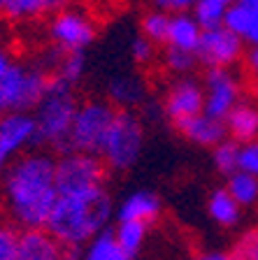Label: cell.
<instances>
[{"mask_svg":"<svg viewBox=\"0 0 258 260\" xmlns=\"http://www.w3.org/2000/svg\"><path fill=\"white\" fill-rule=\"evenodd\" d=\"M56 160L59 158L47 151L23 153L3 174L7 211L16 228L21 230L47 228L49 216L59 202Z\"/></svg>","mask_w":258,"mask_h":260,"instance_id":"6da1fadb","label":"cell"},{"mask_svg":"<svg viewBox=\"0 0 258 260\" xmlns=\"http://www.w3.org/2000/svg\"><path fill=\"white\" fill-rule=\"evenodd\" d=\"M112 214L114 207L105 186L65 193L59 195V202L47 221V230L68 249H84L109 228Z\"/></svg>","mask_w":258,"mask_h":260,"instance_id":"7a4b0ae2","label":"cell"},{"mask_svg":"<svg viewBox=\"0 0 258 260\" xmlns=\"http://www.w3.org/2000/svg\"><path fill=\"white\" fill-rule=\"evenodd\" d=\"M72 84L61 79L59 75H51L49 79V91L40 107L35 109V125H38V135L35 144L54 146L59 151L68 149V137L75 121V114L79 109V103L72 91Z\"/></svg>","mask_w":258,"mask_h":260,"instance_id":"3957f363","label":"cell"},{"mask_svg":"<svg viewBox=\"0 0 258 260\" xmlns=\"http://www.w3.org/2000/svg\"><path fill=\"white\" fill-rule=\"evenodd\" d=\"M145 146V123L135 112L117 109L107 137L102 142L100 160L112 172H126L137 162Z\"/></svg>","mask_w":258,"mask_h":260,"instance_id":"277c9868","label":"cell"},{"mask_svg":"<svg viewBox=\"0 0 258 260\" xmlns=\"http://www.w3.org/2000/svg\"><path fill=\"white\" fill-rule=\"evenodd\" d=\"M51 75L40 68L12 63L0 79V114H31L49 91Z\"/></svg>","mask_w":258,"mask_h":260,"instance_id":"5b68a950","label":"cell"},{"mask_svg":"<svg viewBox=\"0 0 258 260\" xmlns=\"http://www.w3.org/2000/svg\"><path fill=\"white\" fill-rule=\"evenodd\" d=\"M114 116H117V107L109 100H86V103H79L65 151L98 156Z\"/></svg>","mask_w":258,"mask_h":260,"instance_id":"8992f818","label":"cell"},{"mask_svg":"<svg viewBox=\"0 0 258 260\" xmlns=\"http://www.w3.org/2000/svg\"><path fill=\"white\" fill-rule=\"evenodd\" d=\"M105 177H107V168L100 160V156L65 151L56 160L59 195L79 193V190H91L98 188V186H105Z\"/></svg>","mask_w":258,"mask_h":260,"instance_id":"52a82bcc","label":"cell"},{"mask_svg":"<svg viewBox=\"0 0 258 260\" xmlns=\"http://www.w3.org/2000/svg\"><path fill=\"white\" fill-rule=\"evenodd\" d=\"M244 40L233 35L226 28L203 30L200 44L195 49V60L205 70H231L244 58Z\"/></svg>","mask_w":258,"mask_h":260,"instance_id":"ba28073f","label":"cell"},{"mask_svg":"<svg viewBox=\"0 0 258 260\" xmlns=\"http://www.w3.org/2000/svg\"><path fill=\"white\" fill-rule=\"evenodd\" d=\"M49 38L63 54H84V49L96 40V23L84 12L68 7L49 21Z\"/></svg>","mask_w":258,"mask_h":260,"instance_id":"9c48e42d","label":"cell"},{"mask_svg":"<svg viewBox=\"0 0 258 260\" xmlns=\"http://www.w3.org/2000/svg\"><path fill=\"white\" fill-rule=\"evenodd\" d=\"M205 109L212 119L226 121V116L242 103V84L233 70H207L203 79Z\"/></svg>","mask_w":258,"mask_h":260,"instance_id":"30bf717a","label":"cell"},{"mask_svg":"<svg viewBox=\"0 0 258 260\" xmlns=\"http://www.w3.org/2000/svg\"><path fill=\"white\" fill-rule=\"evenodd\" d=\"M38 125L33 114H0V177L12 165V158L28 144H35Z\"/></svg>","mask_w":258,"mask_h":260,"instance_id":"8fae6325","label":"cell"},{"mask_svg":"<svg viewBox=\"0 0 258 260\" xmlns=\"http://www.w3.org/2000/svg\"><path fill=\"white\" fill-rule=\"evenodd\" d=\"M203 109H205V88L198 79L179 77L175 84H170V88L165 93V103H163V112L175 125L203 114Z\"/></svg>","mask_w":258,"mask_h":260,"instance_id":"7c38bea8","label":"cell"},{"mask_svg":"<svg viewBox=\"0 0 258 260\" xmlns=\"http://www.w3.org/2000/svg\"><path fill=\"white\" fill-rule=\"evenodd\" d=\"M14 260H65V246L47 228L21 230Z\"/></svg>","mask_w":258,"mask_h":260,"instance_id":"4fadbf2b","label":"cell"},{"mask_svg":"<svg viewBox=\"0 0 258 260\" xmlns=\"http://www.w3.org/2000/svg\"><path fill=\"white\" fill-rule=\"evenodd\" d=\"M163 202L156 193L151 190H135V193L126 195L124 202L117 209V221H135V223H145L151 225L161 216Z\"/></svg>","mask_w":258,"mask_h":260,"instance_id":"5bb4252c","label":"cell"},{"mask_svg":"<svg viewBox=\"0 0 258 260\" xmlns=\"http://www.w3.org/2000/svg\"><path fill=\"white\" fill-rule=\"evenodd\" d=\"M175 128H177L188 142H193V144H198V146H210V149H214V146H219L223 140H228L226 123L219 119H212V116H207L205 112L193 116V119L182 121V123H177Z\"/></svg>","mask_w":258,"mask_h":260,"instance_id":"9a60e30c","label":"cell"},{"mask_svg":"<svg viewBox=\"0 0 258 260\" xmlns=\"http://www.w3.org/2000/svg\"><path fill=\"white\" fill-rule=\"evenodd\" d=\"M223 123H226V130H228V140L237 142V144L256 142L258 140V105L242 100L228 114Z\"/></svg>","mask_w":258,"mask_h":260,"instance_id":"2e32d148","label":"cell"},{"mask_svg":"<svg viewBox=\"0 0 258 260\" xmlns=\"http://www.w3.org/2000/svg\"><path fill=\"white\" fill-rule=\"evenodd\" d=\"M107 95H109V103L117 109L133 112L135 107H140L145 103L147 86H145V81L135 75H117L107 84Z\"/></svg>","mask_w":258,"mask_h":260,"instance_id":"e0dca14e","label":"cell"},{"mask_svg":"<svg viewBox=\"0 0 258 260\" xmlns=\"http://www.w3.org/2000/svg\"><path fill=\"white\" fill-rule=\"evenodd\" d=\"M203 38V28L195 21V16L188 14H172L170 19V35H167V47L195 54V49Z\"/></svg>","mask_w":258,"mask_h":260,"instance_id":"ac0fdd59","label":"cell"},{"mask_svg":"<svg viewBox=\"0 0 258 260\" xmlns=\"http://www.w3.org/2000/svg\"><path fill=\"white\" fill-rule=\"evenodd\" d=\"M207 214L221 228H235L242 221V207L233 200V195L226 190V186L214 188L207 198Z\"/></svg>","mask_w":258,"mask_h":260,"instance_id":"d6986e66","label":"cell"},{"mask_svg":"<svg viewBox=\"0 0 258 260\" xmlns=\"http://www.w3.org/2000/svg\"><path fill=\"white\" fill-rule=\"evenodd\" d=\"M147 233H149V225H145V223L117 221V228H114V239H117L119 249L133 260V258H137V253H140L142 246H145Z\"/></svg>","mask_w":258,"mask_h":260,"instance_id":"ffe728a7","label":"cell"},{"mask_svg":"<svg viewBox=\"0 0 258 260\" xmlns=\"http://www.w3.org/2000/svg\"><path fill=\"white\" fill-rule=\"evenodd\" d=\"M81 260H130L124 251L119 249L117 239H114V230H105L96 239L86 244L81 249Z\"/></svg>","mask_w":258,"mask_h":260,"instance_id":"44dd1931","label":"cell"},{"mask_svg":"<svg viewBox=\"0 0 258 260\" xmlns=\"http://www.w3.org/2000/svg\"><path fill=\"white\" fill-rule=\"evenodd\" d=\"M226 190L242 209H251L258 205V179L247 172H235L226 179Z\"/></svg>","mask_w":258,"mask_h":260,"instance_id":"7402d4cb","label":"cell"},{"mask_svg":"<svg viewBox=\"0 0 258 260\" xmlns=\"http://www.w3.org/2000/svg\"><path fill=\"white\" fill-rule=\"evenodd\" d=\"M170 19L172 14H165L161 10H151L142 16L140 30L142 38L154 42L156 47H167V35H170Z\"/></svg>","mask_w":258,"mask_h":260,"instance_id":"603a6c76","label":"cell"},{"mask_svg":"<svg viewBox=\"0 0 258 260\" xmlns=\"http://www.w3.org/2000/svg\"><path fill=\"white\" fill-rule=\"evenodd\" d=\"M240 146L233 140H223L219 146L212 149V162H214V170L223 177H233L235 172H240Z\"/></svg>","mask_w":258,"mask_h":260,"instance_id":"cb8c5ba5","label":"cell"},{"mask_svg":"<svg viewBox=\"0 0 258 260\" xmlns=\"http://www.w3.org/2000/svg\"><path fill=\"white\" fill-rule=\"evenodd\" d=\"M228 7L223 0H198L191 14L195 16V21L200 23L203 30H212V28H221L223 19H226Z\"/></svg>","mask_w":258,"mask_h":260,"instance_id":"d4e9b609","label":"cell"},{"mask_svg":"<svg viewBox=\"0 0 258 260\" xmlns=\"http://www.w3.org/2000/svg\"><path fill=\"white\" fill-rule=\"evenodd\" d=\"M44 12H49V0H3V7H0V14L14 21L35 19Z\"/></svg>","mask_w":258,"mask_h":260,"instance_id":"484cf974","label":"cell"},{"mask_svg":"<svg viewBox=\"0 0 258 260\" xmlns=\"http://www.w3.org/2000/svg\"><path fill=\"white\" fill-rule=\"evenodd\" d=\"M251 19H253V12L247 10V7H242L240 3H233L231 7H228L226 12V19H223V28L226 30H231L233 35H237V38H247V30L249 26H251Z\"/></svg>","mask_w":258,"mask_h":260,"instance_id":"4316f807","label":"cell"},{"mask_svg":"<svg viewBox=\"0 0 258 260\" xmlns=\"http://www.w3.org/2000/svg\"><path fill=\"white\" fill-rule=\"evenodd\" d=\"M84 70H86V58L84 54H63L56 63V72L61 79H65L68 84L75 86L77 81L84 77Z\"/></svg>","mask_w":258,"mask_h":260,"instance_id":"83f0119b","label":"cell"},{"mask_svg":"<svg viewBox=\"0 0 258 260\" xmlns=\"http://www.w3.org/2000/svg\"><path fill=\"white\" fill-rule=\"evenodd\" d=\"M198 60H195V54H188V51H179V49H165V68L170 72L179 77H188V72L193 70Z\"/></svg>","mask_w":258,"mask_h":260,"instance_id":"f1b7e54d","label":"cell"},{"mask_svg":"<svg viewBox=\"0 0 258 260\" xmlns=\"http://www.w3.org/2000/svg\"><path fill=\"white\" fill-rule=\"evenodd\" d=\"M21 230L14 223H0V260H14Z\"/></svg>","mask_w":258,"mask_h":260,"instance_id":"f546056e","label":"cell"},{"mask_svg":"<svg viewBox=\"0 0 258 260\" xmlns=\"http://www.w3.org/2000/svg\"><path fill=\"white\" fill-rule=\"evenodd\" d=\"M233 253L237 260H258V228H251L240 237V242L233 246Z\"/></svg>","mask_w":258,"mask_h":260,"instance_id":"4dcf8cb0","label":"cell"},{"mask_svg":"<svg viewBox=\"0 0 258 260\" xmlns=\"http://www.w3.org/2000/svg\"><path fill=\"white\" fill-rule=\"evenodd\" d=\"M240 172L258 179V140L240 146Z\"/></svg>","mask_w":258,"mask_h":260,"instance_id":"1f68e13d","label":"cell"},{"mask_svg":"<svg viewBox=\"0 0 258 260\" xmlns=\"http://www.w3.org/2000/svg\"><path fill=\"white\" fill-rule=\"evenodd\" d=\"M130 54H133V60L140 65H147L154 60V56H156V44L149 42L147 38H135L133 44H130Z\"/></svg>","mask_w":258,"mask_h":260,"instance_id":"d6a6232c","label":"cell"},{"mask_svg":"<svg viewBox=\"0 0 258 260\" xmlns=\"http://www.w3.org/2000/svg\"><path fill=\"white\" fill-rule=\"evenodd\" d=\"M154 7L165 14H188V12H193L195 3L198 0H151Z\"/></svg>","mask_w":258,"mask_h":260,"instance_id":"836d02e7","label":"cell"},{"mask_svg":"<svg viewBox=\"0 0 258 260\" xmlns=\"http://www.w3.org/2000/svg\"><path fill=\"white\" fill-rule=\"evenodd\" d=\"M193 260H237L233 251H205L198 253Z\"/></svg>","mask_w":258,"mask_h":260,"instance_id":"e575fe53","label":"cell"},{"mask_svg":"<svg viewBox=\"0 0 258 260\" xmlns=\"http://www.w3.org/2000/svg\"><path fill=\"white\" fill-rule=\"evenodd\" d=\"M247 70H249V75H251L253 86H256V91H258V49H251L247 54Z\"/></svg>","mask_w":258,"mask_h":260,"instance_id":"d590c367","label":"cell"},{"mask_svg":"<svg viewBox=\"0 0 258 260\" xmlns=\"http://www.w3.org/2000/svg\"><path fill=\"white\" fill-rule=\"evenodd\" d=\"M244 42L251 44V49H258V12H253V19H251V26L247 30V38Z\"/></svg>","mask_w":258,"mask_h":260,"instance_id":"8d00e7d4","label":"cell"},{"mask_svg":"<svg viewBox=\"0 0 258 260\" xmlns=\"http://www.w3.org/2000/svg\"><path fill=\"white\" fill-rule=\"evenodd\" d=\"M68 5H70V0H49V12L59 14V12L68 10Z\"/></svg>","mask_w":258,"mask_h":260,"instance_id":"74e56055","label":"cell"},{"mask_svg":"<svg viewBox=\"0 0 258 260\" xmlns=\"http://www.w3.org/2000/svg\"><path fill=\"white\" fill-rule=\"evenodd\" d=\"M242 7H247V10H251V12H258V0H237Z\"/></svg>","mask_w":258,"mask_h":260,"instance_id":"f35d334b","label":"cell"},{"mask_svg":"<svg viewBox=\"0 0 258 260\" xmlns=\"http://www.w3.org/2000/svg\"><path fill=\"white\" fill-rule=\"evenodd\" d=\"M223 3H226V5H233V3H237V0H223Z\"/></svg>","mask_w":258,"mask_h":260,"instance_id":"ab89813d","label":"cell"},{"mask_svg":"<svg viewBox=\"0 0 258 260\" xmlns=\"http://www.w3.org/2000/svg\"><path fill=\"white\" fill-rule=\"evenodd\" d=\"M0 56H3V49H0Z\"/></svg>","mask_w":258,"mask_h":260,"instance_id":"60d3db41","label":"cell"},{"mask_svg":"<svg viewBox=\"0 0 258 260\" xmlns=\"http://www.w3.org/2000/svg\"><path fill=\"white\" fill-rule=\"evenodd\" d=\"M0 7H3V0H0Z\"/></svg>","mask_w":258,"mask_h":260,"instance_id":"b9f144b4","label":"cell"}]
</instances>
